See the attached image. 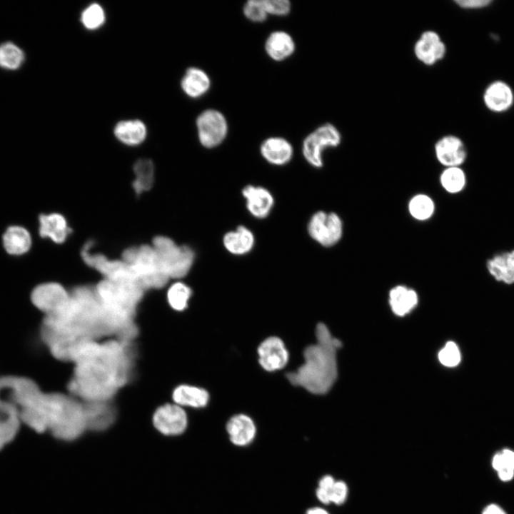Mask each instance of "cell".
Segmentation results:
<instances>
[{
	"label": "cell",
	"mask_w": 514,
	"mask_h": 514,
	"mask_svg": "<svg viewBox=\"0 0 514 514\" xmlns=\"http://www.w3.org/2000/svg\"><path fill=\"white\" fill-rule=\"evenodd\" d=\"M128 343L120 340L99 343L86 341L76 348L72 361L74 377L69 389L84 401L109 400L129 376Z\"/></svg>",
	"instance_id": "1"
},
{
	"label": "cell",
	"mask_w": 514,
	"mask_h": 514,
	"mask_svg": "<svg viewBox=\"0 0 514 514\" xmlns=\"http://www.w3.org/2000/svg\"><path fill=\"white\" fill-rule=\"evenodd\" d=\"M316 336V343L303 351L304 363L296 371L288 373L286 378L292 385L311 393L324 394L337 378L336 351L342 343L322 323L317 325Z\"/></svg>",
	"instance_id": "2"
},
{
	"label": "cell",
	"mask_w": 514,
	"mask_h": 514,
	"mask_svg": "<svg viewBox=\"0 0 514 514\" xmlns=\"http://www.w3.org/2000/svg\"><path fill=\"white\" fill-rule=\"evenodd\" d=\"M122 260L131 267L145 290L162 288L169 279L152 246L128 248L123 252Z\"/></svg>",
	"instance_id": "3"
},
{
	"label": "cell",
	"mask_w": 514,
	"mask_h": 514,
	"mask_svg": "<svg viewBox=\"0 0 514 514\" xmlns=\"http://www.w3.org/2000/svg\"><path fill=\"white\" fill-rule=\"evenodd\" d=\"M152 246L169 278H181L188 273L194 260V253L188 246H178L163 236L155 237Z\"/></svg>",
	"instance_id": "4"
},
{
	"label": "cell",
	"mask_w": 514,
	"mask_h": 514,
	"mask_svg": "<svg viewBox=\"0 0 514 514\" xmlns=\"http://www.w3.org/2000/svg\"><path fill=\"white\" fill-rule=\"evenodd\" d=\"M31 300L46 316H58L69 307L71 294L57 283H45L37 286L33 290Z\"/></svg>",
	"instance_id": "5"
},
{
	"label": "cell",
	"mask_w": 514,
	"mask_h": 514,
	"mask_svg": "<svg viewBox=\"0 0 514 514\" xmlns=\"http://www.w3.org/2000/svg\"><path fill=\"white\" fill-rule=\"evenodd\" d=\"M341 142V135L331 124H326L311 133L303 144V153L306 161L313 166H323L322 153L329 147H337Z\"/></svg>",
	"instance_id": "6"
},
{
	"label": "cell",
	"mask_w": 514,
	"mask_h": 514,
	"mask_svg": "<svg viewBox=\"0 0 514 514\" xmlns=\"http://www.w3.org/2000/svg\"><path fill=\"white\" fill-rule=\"evenodd\" d=\"M93 243L88 241L81 249L84 261L104 276V279L114 281H137L131 267L123 260H110L100 253H91ZM139 283V282H138Z\"/></svg>",
	"instance_id": "7"
},
{
	"label": "cell",
	"mask_w": 514,
	"mask_h": 514,
	"mask_svg": "<svg viewBox=\"0 0 514 514\" xmlns=\"http://www.w3.org/2000/svg\"><path fill=\"white\" fill-rule=\"evenodd\" d=\"M308 231L311 237L319 244L326 247L332 246L342 238L343 221L336 213L318 211L311 218Z\"/></svg>",
	"instance_id": "8"
},
{
	"label": "cell",
	"mask_w": 514,
	"mask_h": 514,
	"mask_svg": "<svg viewBox=\"0 0 514 514\" xmlns=\"http://www.w3.org/2000/svg\"><path fill=\"white\" fill-rule=\"evenodd\" d=\"M198 138L201 143L206 148L220 144L227 133L226 121L220 112L206 110L196 120Z\"/></svg>",
	"instance_id": "9"
},
{
	"label": "cell",
	"mask_w": 514,
	"mask_h": 514,
	"mask_svg": "<svg viewBox=\"0 0 514 514\" xmlns=\"http://www.w3.org/2000/svg\"><path fill=\"white\" fill-rule=\"evenodd\" d=\"M153 423L161 433L176 435L186 430L188 420L185 411L180 405L166 404L155 411Z\"/></svg>",
	"instance_id": "10"
},
{
	"label": "cell",
	"mask_w": 514,
	"mask_h": 514,
	"mask_svg": "<svg viewBox=\"0 0 514 514\" xmlns=\"http://www.w3.org/2000/svg\"><path fill=\"white\" fill-rule=\"evenodd\" d=\"M413 51L418 61L432 66L444 58L446 46L437 32L428 30L420 34L414 44Z\"/></svg>",
	"instance_id": "11"
},
{
	"label": "cell",
	"mask_w": 514,
	"mask_h": 514,
	"mask_svg": "<svg viewBox=\"0 0 514 514\" xmlns=\"http://www.w3.org/2000/svg\"><path fill=\"white\" fill-rule=\"evenodd\" d=\"M435 154L438 162L447 167H460L467 158V150L461 138L446 135L435 144Z\"/></svg>",
	"instance_id": "12"
},
{
	"label": "cell",
	"mask_w": 514,
	"mask_h": 514,
	"mask_svg": "<svg viewBox=\"0 0 514 514\" xmlns=\"http://www.w3.org/2000/svg\"><path fill=\"white\" fill-rule=\"evenodd\" d=\"M258 362L267 371L283 368L288 361V353L283 342L278 337L265 339L258 348Z\"/></svg>",
	"instance_id": "13"
},
{
	"label": "cell",
	"mask_w": 514,
	"mask_h": 514,
	"mask_svg": "<svg viewBox=\"0 0 514 514\" xmlns=\"http://www.w3.org/2000/svg\"><path fill=\"white\" fill-rule=\"evenodd\" d=\"M483 100L491 112L501 114L508 111L514 104V92L504 81L495 80L489 84L483 91Z\"/></svg>",
	"instance_id": "14"
},
{
	"label": "cell",
	"mask_w": 514,
	"mask_h": 514,
	"mask_svg": "<svg viewBox=\"0 0 514 514\" xmlns=\"http://www.w3.org/2000/svg\"><path fill=\"white\" fill-rule=\"evenodd\" d=\"M86 428L103 430L114 421L115 410L109 400H91L83 403Z\"/></svg>",
	"instance_id": "15"
},
{
	"label": "cell",
	"mask_w": 514,
	"mask_h": 514,
	"mask_svg": "<svg viewBox=\"0 0 514 514\" xmlns=\"http://www.w3.org/2000/svg\"><path fill=\"white\" fill-rule=\"evenodd\" d=\"M242 194L246 200L248 210L253 216L263 218L269 214L274 200L267 189L249 185L243 189Z\"/></svg>",
	"instance_id": "16"
},
{
	"label": "cell",
	"mask_w": 514,
	"mask_h": 514,
	"mask_svg": "<svg viewBox=\"0 0 514 514\" xmlns=\"http://www.w3.org/2000/svg\"><path fill=\"white\" fill-rule=\"evenodd\" d=\"M226 430L231 443L238 446L250 444L256 433L253 420L244 414H238L231 417L226 424Z\"/></svg>",
	"instance_id": "17"
},
{
	"label": "cell",
	"mask_w": 514,
	"mask_h": 514,
	"mask_svg": "<svg viewBox=\"0 0 514 514\" xmlns=\"http://www.w3.org/2000/svg\"><path fill=\"white\" fill-rule=\"evenodd\" d=\"M486 268L497 281L514 283V249L493 256L487 260Z\"/></svg>",
	"instance_id": "18"
},
{
	"label": "cell",
	"mask_w": 514,
	"mask_h": 514,
	"mask_svg": "<svg viewBox=\"0 0 514 514\" xmlns=\"http://www.w3.org/2000/svg\"><path fill=\"white\" fill-rule=\"evenodd\" d=\"M39 234L56 243H63L70 233L65 218L59 213L42 214L39 216Z\"/></svg>",
	"instance_id": "19"
},
{
	"label": "cell",
	"mask_w": 514,
	"mask_h": 514,
	"mask_svg": "<svg viewBox=\"0 0 514 514\" xmlns=\"http://www.w3.org/2000/svg\"><path fill=\"white\" fill-rule=\"evenodd\" d=\"M261 152L269 163L283 165L291 160L293 148L291 145L283 138H270L262 143Z\"/></svg>",
	"instance_id": "20"
},
{
	"label": "cell",
	"mask_w": 514,
	"mask_h": 514,
	"mask_svg": "<svg viewBox=\"0 0 514 514\" xmlns=\"http://www.w3.org/2000/svg\"><path fill=\"white\" fill-rule=\"evenodd\" d=\"M115 136L122 143L136 146L142 143L146 136V127L140 120L121 121L114 127Z\"/></svg>",
	"instance_id": "21"
},
{
	"label": "cell",
	"mask_w": 514,
	"mask_h": 514,
	"mask_svg": "<svg viewBox=\"0 0 514 514\" xmlns=\"http://www.w3.org/2000/svg\"><path fill=\"white\" fill-rule=\"evenodd\" d=\"M223 242L225 248L231 253L243 255L252 249L254 236L249 229L240 226L236 231L226 233Z\"/></svg>",
	"instance_id": "22"
},
{
	"label": "cell",
	"mask_w": 514,
	"mask_h": 514,
	"mask_svg": "<svg viewBox=\"0 0 514 514\" xmlns=\"http://www.w3.org/2000/svg\"><path fill=\"white\" fill-rule=\"evenodd\" d=\"M389 303L393 312L400 316L408 313L418 303L416 292L404 286H397L389 293Z\"/></svg>",
	"instance_id": "23"
},
{
	"label": "cell",
	"mask_w": 514,
	"mask_h": 514,
	"mask_svg": "<svg viewBox=\"0 0 514 514\" xmlns=\"http://www.w3.org/2000/svg\"><path fill=\"white\" fill-rule=\"evenodd\" d=\"M172 397L176 405L193 408L205 407L209 400L208 393L205 389L188 385L176 388Z\"/></svg>",
	"instance_id": "24"
},
{
	"label": "cell",
	"mask_w": 514,
	"mask_h": 514,
	"mask_svg": "<svg viewBox=\"0 0 514 514\" xmlns=\"http://www.w3.org/2000/svg\"><path fill=\"white\" fill-rule=\"evenodd\" d=\"M3 244L9 254L21 255L29 250L31 245V236L23 227L11 226L3 236Z\"/></svg>",
	"instance_id": "25"
},
{
	"label": "cell",
	"mask_w": 514,
	"mask_h": 514,
	"mask_svg": "<svg viewBox=\"0 0 514 514\" xmlns=\"http://www.w3.org/2000/svg\"><path fill=\"white\" fill-rule=\"evenodd\" d=\"M294 47L291 36L283 31L272 33L266 42V52L276 61H281L291 55Z\"/></svg>",
	"instance_id": "26"
},
{
	"label": "cell",
	"mask_w": 514,
	"mask_h": 514,
	"mask_svg": "<svg viewBox=\"0 0 514 514\" xmlns=\"http://www.w3.org/2000/svg\"><path fill=\"white\" fill-rule=\"evenodd\" d=\"M210 86V80L207 74L197 68H189L182 80L181 87L183 91L191 97H198L205 94Z\"/></svg>",
	"instance_id": "27"
},
{
	"label": "cell",
	"mask_w": 514,
	"mask_h": 514,
	"mask_svg": "<svg viewBox=\"0 0 514 514\" xmlns=\"http://www.w3.org/2000/svg\"><path fill=\"white\" fill-rule=\"evenodd\" d=\"M133 188L136 194L150 189L154 181V166L149 159H139L133 165Z\"/></svg>",
	"instance_id": "28"
},
{
	"label": "cell",
	"mask_w": 514,
	"mask_h": 514,
	"mask_svg": "<svg viewBox=\"0 0 514 514\" xmlns=\"http://www.w3.org/2000/svg\"><path fill=\"white\" fill-rule=\"evenodd\" d=\"M440 184L449 193H458L466 184V176L460 167H447L440 176Z\"/></svg>",
	"instance_id": "29"
},
{
	"label": "cell",
	"mask_w": 514,
	"mask_h": 514,
	"mask_svg": "<svg viewBox=\"0 0 514 514\" xmlns=\"http://www.w3.org/2000/svg\"><path fill=\"white\" fill-rule=\"evenodd\" d=\"M408 211L410 216L418 221L428 220L434 213V201L428 195L417 194L410 200Z\"/></svg>",
	"instance_id": "30"
},
{
	"label": "cell",
	"mask_w": 514,
	"mask_h": 514,
	"mask_svg": "<svg viewBox=\"0 0 514 514\" xmlns=\"http://www.w3.org/2000/svg\"><path fill=\"white\" fill-rule=\"evenodd\" d=\"M24 51L16 44L6 42L0 45V67L9 69H18L24 61Z\"/></svg>",
	"instance_id": "31"
},
{
	"label": "cell",
	"mask_w": 514,
	"mask_h": 514,
	"mask_svg": "<svg viewBox=\"0 0 514 514\" xmlns=\"http://www.w3.org/2000/svg\"><path fill=\"white\" fill-rule=\"evenodd\" d=\"M191 290L181 282L173 283L168 290L167 299L169 305L176 311H183L187 306Z\"/></svg>",
	"instance_id": "32"
},
{
	"label": "cell",
	"mask_w": 514,
	"mask_h": 514,
	"mask_svg": "<svg viewBox=\"0 0 514 514\" xmlns=\"http://www.w3.org/2000/svg\"><path fill=\"white\" fill-rule=\"evenodd\" d=\"M105 13L101 5L93 3L89 5L81 13V21L88 29H96L104 22Z\"/></svg>",
	"instance_id": "33"
},
{
	"label": "cell",
	"mask_w": 514,
	"mask_h": 514,
	"mask_svg": "<svg viewBox=\"0 0 514 514\" xmlns=\"http://www.w3.org/2000/svg\"><path fill=\"white\" fill-rule=\"evenodd\" d=\"M438 359L445 366H456L460 361V353L457 345L452 341L448 342L440 351Z\"/></svg>",
	"instance_id": "34"
},
{
	"label": "cell",
	"mask_w": 514,
	"mask_h": 514,
	"mask_svg": "<svg viewBox=\"0 0 514 514\" xmlns=\"http://www.w3.org/2000/svg\"><path fill=\"white\" fill-rule=\"evenodd\" d=\"M243 13L248 19L256 22L264 21L267 15L263 0L248 1L244 6Z\"/></svg>",
	"instance_id": "35"
},
{
	"label": "cell",
	"mask_w": 514,
	"mask_h": 514,
	"mask_svg": "<svg viewBox=\"0 0 514 514\" xmlns=\"http://www.w3.org/2000/svg\"><path fill=\"white\" fill-rule=\"evenodd\" d=\"M267 14L286 15L290 11L291 3L288 0H263Z\"/></svg>",
	"instance_id": "36"
},
{
	"label": "cell",
	"mask_w": 514,
	"mask_h": 514,
	"mask_svg": "<svg viewBox=\"0 0 514 514\" xmlns=\"http://www.w3.org/2000/svg\"><path fill=\"white\" fill-rule=\"evenodd\" d=\"M348 487L342 480L336 481L330 490L331 503L336 505L343 503L347 498Z\"/></svg>",
	"instance_id": "37"
},
{
	"label": "cell",
	"mask_w": 514,
	"mask_h": 514,
	"mask_svg": "<svg viewBox=\"0 0 514 514\" xmlns=\"http://www.w3.org/2000/svg\"><path fill=\"white\" fill-rule=\"evenodd\" d=\"M454 2L464 9H479L490 6L493 1L490 0H456Z\"/></svg>",
	"instance_id": "38"
},
{
	"label": "cell",
	"mask_w": 514,
	"mask_h": 514,
	"mask_svg": "<svg viewBox=\"0 0 514 514\" xmlns=\"http://www.w3.org/2000/svg\"><path fill=\"white\" fill-rule=\"evenodd\" d=\"M506 468L514 470V450L504 448L500 450Z\"/></svg>",
	"instance_id": "39"
},
{
	"label": "cell",
	"mask_w": 514,
	"mask_h": 514,
	"mask_svg": "<svg viewBox=\"0 0 514 514\" xmlns=\"http://www.w3.org/2000/svg\"><path fill=\"white\" fill-rule=\"evenodd\" d=\"M481 514H508L498 504L491 503L485 506Z\"/></svg>",
	"instance_id": "40"
},
{
	"label": "cell",
	"mask_w": 514,
	"mask_h": 514,
	"mask_svg": "<svg viewBox=\"0 0 514 514\" xmlns=\"http://www.w3.org/2000/svg\"><path fill=\"white\" fill-rule=\"evenodd\" d=\"M335 480L333 478L331 475H324L323 478H321L318 483V487L319 488L328 490L330 492L331 489L332 488L333 485L335 483Z\"/></svg>",
	"instance_id": "41"
},
{
	"label": "cell",
	"mask_w": 514,
	"mask_h": 514,
	"mask_svg": "<svg viewBox=\"0 0 514 514\" xmlns=\"http://www.w3.org/2000/svg\"><path fill=\"white\" fill-rule=\"evenodd\" d=\"M498 478L503 482H509L514 478V470L505 469L497 473Z\"/></svg>",
	"instance_id": "42"
},
{
	"label": "cell",
	"mask_w": 514,
	"mask_h": 514,
	"mask_svg": "<svg viewBox=\"0 0 514 514\" xmlns=\"http://www.w3.org/2000/svg\"><path fill=\"white\" fill-rule=\"evenodd\" d=\"M316 497L317 498L324 504H328L331 503L330 492L321 488H318L316 489Z\"/></svg>",
	"instance_id": "43"
},
{
	"label": "cell",
	"mask_w": 514,
	"mask_h": 514,
	"mask_svg": "<svg viewBox=\"0 0 514 514\" xmlns=\"http://www.w3.org/2000/svg\"><path fill=\"white\" fill-rule=\"evenodd\" d=\"M306 514H329L326 510L319 508V507H315L311 508L308 509Z\"/></svg>",
	"instance_id": "44"
}]
</instances>
